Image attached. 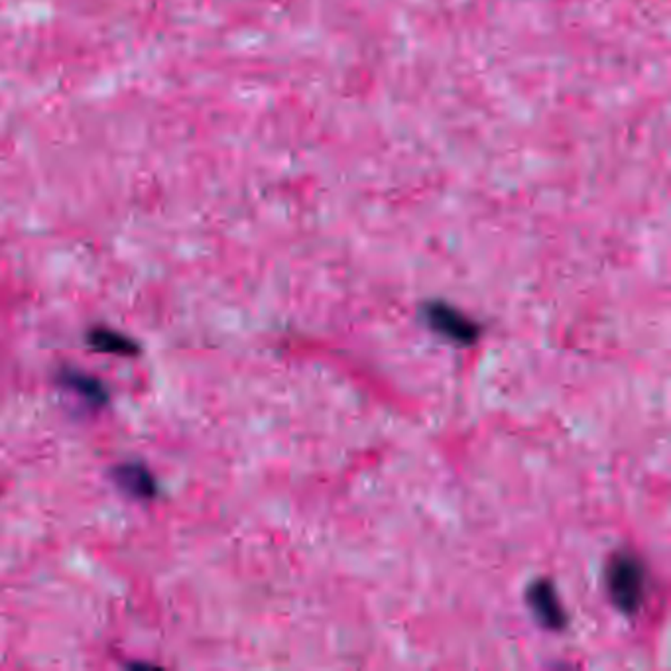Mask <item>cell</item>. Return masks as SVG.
<instances>
[{
  "label": "cell",
  "instance_id": "obj_1",
  "mask_svg": "<svg viewBox=\"0 0 671 671\" xmlns=\"http://www.w3.org/2000/svg\"><path fill=\"white\" fill-rule=\"evenodd\" d=\"M606 587L616 609L624 614H634L644 599L642 561L628 551L616 553L606 569Z\"/></svg>",
  "mask_w": 671,
  "mask_h": 671
},
{
  "label": "cell",
  "instance_id": "obj_2",
  "mask_svg": "<svg viewBox=\"0 0 671 671\" xmlns=\"http://www.w3.org/2000/svg\"><path fill=\"white\" fill-rule=\"evenodd\" d=\"M423 317L425 323H428L435 333L451 339L455 343H473V340H476L478 335H481V329L476 327V323H473L471 319L463 315L459 310H455V307L441 302H431L430 305H425Z\"/></svg>",
  "mask_w": 671,
  "mask_h": 671
},
{
  "label": "cell",
  "instance_id": "obj_3",
  "mask_svg": "<svg viewBox=\"0 0 671 671\" xmlns=\"http://www.w3.org/2000/svg\"><path fill=\"white\" fill-rule=\"evenodd\" d=\"M528 604L540 624L546 626L548 630H561L566 626V611H563L556 587L549 581L540 579L531 583V587L528 589Z\"/></svg>",
  "mask_w": 671,
  "mask_h": 671
},
{
  "label": "cell",
  "instance_id": "obj_4",
  "mask_svg": "<svg viewBox=\"0 0 671 671\" xmlns=\"http://www.w3.org/2000/svg\"><path fill=\"white\" fill-rule=\"evenodd\" d=\"M113 478L122 493L131 494L134 498H152L158 493L150 471L144 468L142 465L116 467L113 471Z\"/></svg>",
  "mask_w": 671,
  "mask_h": 671
},
{
  "label": "cell",
  "instance_id": "obj_5",
  "mask_svg": "<svg viewBox=\"0 0 671 671\" xmlns=\"http://www.w3.org/2000/svg\"><path fill=\"white\" fill-rule=\"evenodd\" d=\"M89 345L93 349L101 350V353H114V355H132L138 353V347L134 340L124 337L111 329H93L89 333Z\"/></svg>",
  "mask_w": 671,
  "mask_h": 671
},
{
  "label": "cell",
  "instance_id": "obj_6",
  "mask_svg": "<svg viewBox=\"0 0 671 671\" xmlns=\"http://www.w3.org/2000/svg\"><path fill=\"white\" fill-rule=\"evenodd\" d=\"M63 385L91 404H104L106 398H109L106 396V390L101 386V382L89 375H83V372H66L63 375Z\"/></svg>",
  "mask_w": 671,
  "mask_h": 671
}]
</instances>
